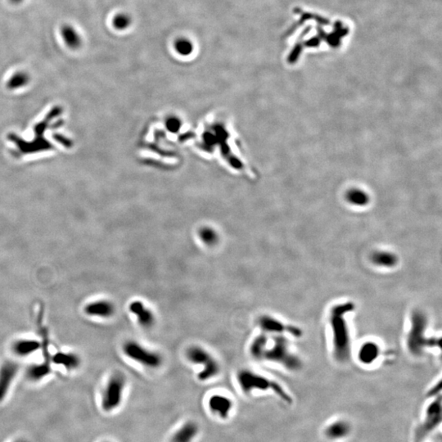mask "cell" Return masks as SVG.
<instances>
[{
  "mask_svg": "<svg viewBox=\"0 0 442 442\" xmlns=\"http://www.w3.org/2000/svg\"><path fill=\"white\" fill-rule=\"evenodd\" d=\"M250 355L259 361H271L289 369L299 367V361L292 355L288 342L283 337L262 334L251 342Z\"/></svg>",
  "mask_w": 442,
  "mask_h": 442,
  "instance_id": "1",
  "label": "cell"
},
{
  "mask_svg": "<svg viewBox=\"0 0 442 442\" xmlns=\"http://www.w3.org/2000/svg\"><path fill=\"white\" fill-rule=\"evenodd\" d=\"M354 310L352 303L338 305L332 309L329 323L334 334V355L338 361L344 362L350 356V335L345 319V314Z\"/></svg>",
  "mask_w": 442,
  "mask_h": 442,
  "instance_id": "2",
  "label": "cell"
},
{
  "mask_svg": "<svg viewBox=\"0 0 442 442\" xmlns=\"http://www.w3.org/2000/svg\"><path fill=\"white\" fill-rule=\"evenodd\" d=\"M187 361L192 365H200L202 369L198 373L200 382H207L216 378L220 373L219 361L209 350L198 345L190 346L185 351Z\"/></svg>",
  "mask_w": 442,
  "mask_h": 442,
  "instance_id": "3",
  "label": "cell"
},
{
  "mask_svg": "<svg viewBox=\"0 0 442 442\" xmlns=\"http://www.w3.org/2000/svg\"><path fill=\"white\" fill-rule=\"evenodd\" d=\"M236 379L241 390L245 393L253 391L272 390L284 401L290 402L291 399L283 388L277 383L264 376L249 369H241L237 373Z\"/></svg>",
  "mask_w": 442,
  "mask_h": 442,
  "instance_id": "4",
  "label": "cell"
},
{
  "mask_svg": "<svg viewBox=\"0 0 442 442\" xmlns=\"http://www.w3.org/2000/svg\"><path fill=\"white\" fill-rule=\"evenodd\" d=\"M124 355L148 369H159L164 363L161 353L152 350L135 340H128L122 346Z\"/></svg>",
  "mask_w": 442,
  "mask_h": 442,
  "instance_id": "5",
  "label": "cell"
},
{
  "mask_svg": "<svg viewBox=\"0 0 442 442\" xmlns=\"http://www.w3.org/2000/svg\"><path fill=\"white\" fill-rule=\"evenodd\" d=\"M126 378L121 372H116L109 377L101 396V407L106 413L118 409L123 401Z\"/></svg>",
  "mask_w": 442,
  "mask_h": 442,
  "instance_id": "6",
  "label": "cell"
},
{
  "mask_svg": "<svg viewBox=\"0 0 442 442\" xmlns=\"http://www.w3.org/2000/svg\"><path fill=\"white\" fill-rule=\"evenodd\" d=\"M426 319L422 314L415 312L412 319V329L407 339L408 347L413 355L421 354L423 349L427 346H436L439 340L425 338Z\"/></svg>",
  "mask_w": 442,
  "mask_h": 442,
  "instance_id": "7",
  "label": "cell"
},
{
  "mask_svg": "<svg viewBox=\"0 0 442 442\" xmlns=\"http://www.w3.org/2000/svg\"><path fill=\"white\" fill-rule=\"evenodd\" d=\"M129 311L135 318L136 321L144 329H151L157 322L154 311L142 300H133L129 304Z\"/></svg>",
  "mask_w": 442,
  "mask_h": 442,
  "instance_id": "8",
  "label": "cell"
},
{
  "mask_svg": "<svg viewBox=\"0 0 442 442\" xmlns=\"http://www.w3.org/2000/svg\"><path fill=\"white\" fill-rule=\"evenodd\" d=\"M20 366L14 361H5L0 366V403L5 401L18 373Z\"/></svg>",
  "mask_w": 442,
  "mask_h": 442,
  "instance_id": "9",
  "label": "cell"
},
{
  "mask_svg": "<svg viewBox=\"0 0 442 442\" xmlns=\"http://www.w3.org/2000/svg\"><path fill=\"white\" fill-rule=\"evenodd\" d=\"M257 323L260 328L264 332V334L281 335L284 333H289L296 337L300 335V330L296 327L286 325L283 322L278 320L270 315H262L259 318Z\"/></svg>",
  "mask_w": 442,
  "mask_h": 442,
  "instance_id": "10",
  "label": "cell"
},
{
  "mask_svg": "<svg viewBox=\"0 0 442 442\" xmlns=\"http://www.w3.org/2000/svg\"><path fill=\"white\" fill-rule=\"evenodd\" d=\"M86 315L98 319H110L116 314V306L107 299H98L88 303L84 308Z\"/></svg>",
  "mask_w": 442,
  "mask_h": 442,
  "instance_id": "11",
  "label": "cell"
},
{
  "mask_svg": "<svg viewBox=\"0 0 442 442\" xmlns=\"http://www.w3.org/2000/svg\"><path fill=\"white\" fill-rule=\"evenodd\" d=\"M207 405L212 415L221 419H227L234 408V401L226 395L214 394L208 399Z\"/></svg>",
  "mask_w": 442,
  "mask_h": 442,
  "instance_id": "12",
  "label": "cell"
},
{
  "mask_svg": "<svg viewBox=\"0 0 442 442\" xmlns=\"http://www.w3.org/2000/svg\"><path fill=\"white\" fill-rule=\"evenodd\" d=\"M198 432H199V428L195 422H186L174 432L170 441L192 442L198 436Z\"/></svg>",
  "mask_w": 442,
  "mask_h": 442,
  "instance_id": "13",
  "label": "cell"
},
{
  "mask_svg": "<svg viewBox=\"0 0 442 442\" xmlns=\"http://www.w3.org/2000/svg\"><path fill=\"white\" fill-rule=\"evenodd\" d=\"M440 421V401L434 403L431 405L428 411V416L426 419L424 426L419 431L418 438L424 437L430 430L436 427V424Z\"/></svg>",
  "mask_w": 442,
  "mask_h": 442,
  "instance_id": "14",
  "label": "cell"
},
{
  "mask_svg": "<svg viewBox=\"0 0 442 442\" xmlns=\"http://www.w3.org/2000/svg\"><path fill=\"white\" fill-rule=\"evenodd\" d=\"M40 348V342L34 339H19L12 346L13 352L20 357L29 356Z\"/></svg>",
  "mask_w": 442,
  "mask_h": 442,
  "instance_id": "15",
  "label": "cell"
},
{
  "mask_svg": "<svg viewBox=\"0 0 442 442\" xmlns=\"http://www.w3.org/2000/svg\"><path fill=\"white\" fill-rule=\"evenodd\" d=\"M61 36L68 48L76 50L81 47L82 40L77 31L69 24H64L60 29Z\"/></svg>",
  "mask_w": 442,
  "mask_h": 442,
  "instance_id": "16",
  "label": "cell"
},
{
  "mask_svg": "<svg viewBox=\"0 0 442 442\" xmlns=\"http://www.w3.org/2000/svg\"><path fill=\"white\" fill-rule=\"evenodd\" d=\"M52 361L56 365L63 366L68 371L78 369L81 363L79 355L73 352L57 353L52 358Z\"/></svg>",
  "mask_w": 442,
  "mask_h": 442,
  "instance_id": "17",
  "label": "cell"
},
{
  "mask_svg": "<svg viewBox=\"0 0 442 442\" xmlns=\"http://www.w3.org/2000/svg\"><path fill=\"white\" fill-rule=\"evenodd\" d=\"M51 368L48 364H36L31 365L26 370V378L32 382H37L50 374Z\"/></svg>",
  "mask_w": 442,
  "mask_h": 442,
  "instance_id": "18",
  "label": "cell"
},
{
  "mask_svg": "<svg viewBox=\"0 0 442 442\" xmlns=\"http://www.w3.org/2000/svg\"><path fill=\"white\" fill-rule=\"evenodd\" d=\"M198 235L202 242L207 246H215L219 240L216 232L211 228L205 227L201 229Z\"/></svg>",
  "mask_w": 442,
  "mask_h": 442,
  "instance_id": "19",
  "label": "cell"
},
{
  "mask_svg": "<svg viewBox=\"0 0 442 442\" xmlns=\"http://www.w3.org/2000/svg\"><path fill=\"white\" fill-rule=\"evenodd\" d=\"M378 346H376L373 343H370V344L363 346L360 355H361V361L366 362V363H369L378 356Z\"/></svg>",
  "mask_w": 442,
  "mask_h": 442,
  "instance_id": "20",
  "label": "cell"
},
{
  "mask_svg": "<svg viewBox=\"0 0 442 442\" xmlns=\"http://www.w3.org/2000/svg\"><path fill=\"white\" fill-rule=\"evenodd\" d=\"M373 261L376 265H380V266L392 267V266H394L396 265V258L393 255L388 254V253H378V254L374 255Z\"/></svg>",
  "mask_w": 442,
  "mask_h": 442,
  "instance_id": "21",
  "label": "cell"
},
{
  "mask_svg": "<svg viewBox=\"0 0 442 442\" xmlns=\"http://www.w3.org/2000/svg\"><path fill=\"white\" fill-rule=\"evenodd\" d=\"M175 48L181 55H189L192 51V45L188 40H178L175 44Z\"/></svg>",
  "mask_w": 442,
  "mask_h": 442,
  "instance_id": "22",
  "label": "cell"
},
{
  "mask_svg": "<svg viewBox=\"0 0 442 442\" xmlns=\"http://www.w3.org/2000/svg\"><path fill=\"white\" fill-rule=\"evenodd\" d=\"M113 23L114 27L117 28V29L124 30L129 26V23H130V19L126 15H117L113 18Z\"/></svg>",
  "mask_w": 442,
  "mask_h": 442,
  "instance_id": "23",
  "label": "cell"
},
{
  "mask_svg": "<svg viewBox=\"0 0 442 442\" xmlns=\"http://www.w3.org/2000/svg\"><path fill=\"white\" fill-rule=\"evenodd\" d=\"M28 81V76L23 72L15 74L13 77L11 78L9 82V86L11 88H17L19 86H23Z\"/></svg>",
  "mask_w": 442,
  "mask_h": 442,
  "instance_id": "24",
  "label": "cell"
},
{
  "mask_svg": "<svg viewBox=\"0 0 442 442\" xmlns=\"http://www.w3.org/2000/svg\"><path fill=\"white\" fill-rule=\"evenodd\" d=\"M346 432V427L340 424L333 426L329 430L330 435H331L332 436H334V437L342 436V435H344V433Z\"/></svg>",
  "mask_w": 442,
  "mask_h": 442,
  "instance_id": "25",
  "label": "cell"
},
{
  "mask_svg": "<svg viewBox=\"0 0 442 442\" xmlns=\"http://www.w3.org/2000/svg\"><path fill=\"white\" fill-rule=\"evenodd\" d=\"M24 0H10V2L13 5H19L21 3L23 2Z\"/></svg>",
  "mask_w": 442,
  "mask_h": 442,
  "instance_id": "26",
  "label": "cell"
},
{
  "mask_svg": "<svg viewBox=\"0 0 442 442\" xmlns=\"http://www.w3.org/2000/svg\"><path fill=\"white\" fill-rule=\"evenodd\" d=\"M13 442H28L27 440H25V439H18V440H14Z\"/></svg>",
  "mask_w": 442,
  "mask_h": 442,
  "instance_id": "27",
  "label": "cell"
},
{
  "mask_svg": "<svg viewBox=\"0 0 442 442\" xmlns=\"http://www.w3.org/2000/svg\"><path fill=\"white\" fill-rule=\"evenodd\" d=\"M104 442H108V441H104Z\"/></svg>",
  "mask_w": 442,
  "mask_h": 442,
  "instance_id": "28",
  "label": "cell"
}]
</instances>
